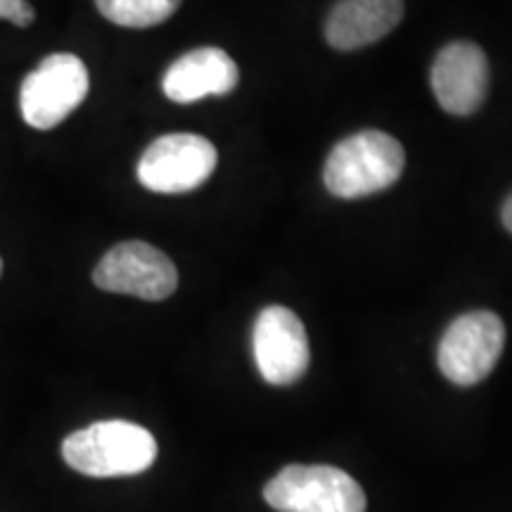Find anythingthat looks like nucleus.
Masks as SVG:
<instances>
[{
    "instance_id": "nucleus-12",
    "label": "nucleus",
    "mask_w": 512,
    "mask_h": 512,
    "mask_svg": "<svg viewBox=\"0 0 512 512\" xmlns=\"http://www.w3.org/2000/svg\"><path fill=\"white\" fill-rule=\"evenodd\" d=\"M100 15L126 29H150L181 8V0H95Z\"/></svg>"
},
{
    "instance_id": "nucleus-14",
    "label": "nucleus",
    "mask_w": 512,
    "mask_h": 512,
    "mask_svg": "<svg viewBox=\"0 0 512 512\" xmlns=\"http://www.w3.org/2000/svg\"><path fill=\"white\" fill-rule=\"evenodd\" d=\"M501 219H503V226L508 233H512V195L505 200L503 204V211H501Z\"/></svg>"
},
{
    "instance_id": "nucleus-13",
    "label": "nucleus",
    "mask_w": 512,
    "mask_h": 512,
    "mask_svg": "<svg viewBox=\"0 0 512 512\" xmlns=\"http://www.w3.org/2000/svg\"><path fill=\"white\" fill-rule=\"evenodd\" d=\"M0 19H8L15 27H31L36 19V10L27 0H0Z\"/></svg>"
},
{
    "instance_id": "nucleus-5",
    "label": "nucleus",
    "mask_w": 512,
    "mask_h": 512,
    "mask_svg": "<svg viewBox=\"0 0 512 512\" xmlns=\"http://www.w3.org/2000/svg\"><path fill=\"white\" fill-rule=\"evenodd\" d=\"M505 347V325L491 311H472L453 320L439 342V370L446 380L472 387L489 377Z\"/></svg>"
},
{
    "instance_id": "nucleus-4",
    "label": "nucleus",
    "mask_w": 512,
    "mask_h": 512,
    "mask_svg": "<svg viewBox=\"0 0 512 512\" xmlns=\"http://www.w3.org/2000/svg\"><path fill=\"white\" fill-rule=\"evenodd\" d=\"M88 86L91 79L81 57L72 53L48 55L22 81L19 110L31 128L50 131L86 100Z\"/></svg>"
},
{
    "instance_id": "nucleus-2",
    "label": "nucleus",
    "mask_w": 512,
    "mask_h": 512,
    "mask_svg": "<svg viewBox=\"0 0 512 512\" xmlns=\"http://www.w3.org/2000/svg\"><path fill=\"white\" fill-rule=\"evenodd\" d=\"M406 166L401 143L384 131H361L335 145L323 181L339 200L375 195L399 181Z\"/></svg>"
},
{
    "instance_id": "nucleus-15",
    "label": "nucleus",
    "mask_w": 512,
    "mask_h": 512,
    "mask_svg": "<svg viewBox=\"0 0 512 512\" xmlns=\"http://www.w3.org/2000/svg\"><path fill=\"white\" fill-rule=\"evenodd\" d=\"M0 273H3V259H0Z\"/></svg>"
},
{
    "instance_id": "nucleus-1",
    "label": "nucleus",
    "mask_w": 512,
    "mask_h": 512,
    "mask_svg": "<svg viewBox=\"0 0 512 512\" xmlns=\"http://www.w3.org/2000/svg\"><path fill=\"white\" fill-rule=\"evenodd\" d=\"M62 458L86 477H131L157 460V441L145 427L126 420L93 422L62 441Z\"/></svg>"
},
{
    "instance_id": "nucleus-7",
    "label": "nucleus",
    "mask_w": 512,
    "mask_h": 512,
    "mask_svg": "<svg viewBox=\"0 0 512 512\" xmlns=\"http://www.w3.org/2000/svg\"><path fill=\"white\" fill-rule=\"evenodd\" d=\"M219 152L207 138L195 133H169L157 138L138 162L143 188L162 195L190 192L214 174Z\"/></svg>"
},
{
    "instance_id": "nucleus-10",
    "label": "nucleus",
    "mask_w": 512,
    "mask_h": 512,
    "mask_svg": "<svg viewBox=\"0 0 512 512\" xmlns=\"http://www.w3.org/2000/svg\"><path fill=\"white\" fill-rule=\"evenodd\" d=\"M238 64L221 48H197L166 69L162 88L164 95L178 105L209 98V95H226L238 86Z\"/></svg>"
},
{
    "instance_id": "nucleus-6",
    "label": "nucleus",
    "mask_w": 512,
    "mask_h": 512,
    "mask_svg": "<svg viewBox=\"0 0 512 512\" xmlns=\"http://www.w3.org/2000/svg\"><path fill=\"white\" fill-rule=\"evenodd\" d=\"M93 283L105 292L164 302L176 292L178 271L162 249L143 240H128L102 256L93 271Z\"/></svg>"
},
{
    "instance_id": "nucleus-8",
    "label": "nucleus",
    "mask_w": 512,
    "mask_h": 512,
    "mask_svg": "<svg viewBox=\"0 0 512 512\" xmlns=\"http://www.w3.org/2000/svg\"><path fill=\"white\" fill-rule=\"evenodd\" d=\"M252 349L261 377L275 387H287L302 380L311 363L309 337L302 320L285 306H268L259 313Z\"/></svg>"
},
{
    "instance_id": "nucleus-11",
    "label": "nucleus",
    "mask_w": 512,
    "mask_h": 512,
    "mask_svg": "<svg viewBox=\"0 0 512 512\" xmlns=\"http://www.w3.org/2000/svg\"><path fill=\"white\" fill-rule=\"evenodd\" d=\"M403 19V0H339L325 22V38L335 50L373 46Z\"/></svg>"
},
{
    "instance_id": "nucleus-3",
    "label": "nucleus",
    "mask_w": 512,
    "mask_h": 512,
    "mask_svg": "<svg viewBox=\"0 0 512 512\" xmlns=\"http://www.w3.org/2000/svg\"><path fill=\"white\" fill-rule=\"evenodd\" d=\"M278 512H366V494L347 472L330 465H290L264 489Z\"/></svg>"
},
{
    "instance_id": "nucleus-9",
    "label": "nucleus",
    "mask_w": 512,
    "mask_h": 512,
    "mask_svg": "<svg viewBox=\"0 0 512 512\" xmlns=\"http://www.w3.org/2000/svg\"><path fill=\"white\" fill-rule=\"evenodd\" d=\"M432 91L441 110L467 117L484 105L489 91V60L470 41L448 43L432 64Z\"/></svg>"
}]
</instances>
